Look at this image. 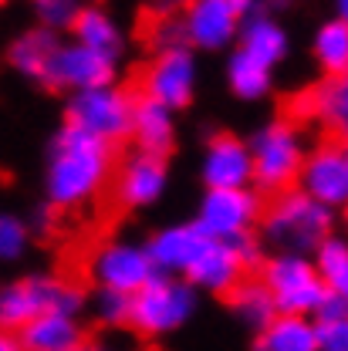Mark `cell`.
<instances>
[{
  "mask_svg": "<svg viewBox=\"0 0 348 351\" xmlns=\"http://www.w3.org/2000/svg\"><path fill=\"white\" fill-rule=\"evenodd\" d=\"M115 173V145L75 129L61 125L47 145L44 162V199L47 210L68 213L91 206Z\"/></svg>",
  "mask_w": 348,
  "mask_h": 351,
  "instance_id": "obj_1",
  "label": "cell"
},
{
  "mask_svg": "<svg viewBox=\"0 0 348 351\" xmlns=\"http://www.w3.org/2000/svg\"><path fill=\"white\" fill-rule=\"evenodd\" d=\"M335 217L338 213L325 210L291 186L264 203L257 237L270 254H311L328 233H335Z\"/></svg>",
  "mask_w": 348,
  "mask_h": 351,
  "instance_id": "obj_2",
  "label": "cell"
},
{
  "mask_svg": "<svg viewBox=\"0 0 348 351\" xmlns=\"http://www.w3.org/2000/svg\"><path fill=\"white\" fill-rule=\"evenodd\" d=\"M88 298L78 284H71L61 274L51 270H34L24 277H14L0 284V328L21 331L41 314H71L82 317Z\"/></svg>",
  "mask_w": 348,
  "mask_h": 351,
  "instance_id": "obj_3",
  "label": "cell"
},
{
  "mask_svg": "<svg viewBox=\"0 0 348 351\" xmlns=\"http://www.w3.org/2000/svg\"><path fill=\"white\" fill-rule=\"evenodd\" d=\"M247 149H251L254 189L274 196V193H284L298 182L308 152V138L301 125L277 115V119H267L261 129H254V135L247 138Z\"/></svg>",
  "mask_w": 348,
  "mask_h": 351,
  "instance_id": "obj_4",
  "label": "cell"
},
{
  "mask_svg": "<svg viewBox=\"0 0 348 351\" xmlns=\"http://www.w3.org/2000/svg\"><path fill=\"white\" fill-rule=\"evenodd\" d=\"M196 311L200 294L183 277L156 274L129 298V328L139 338H166L183 324H189Z\"/></svg>",
  "mask_w": 348,
  "mask_h": 351,
  "instance_id": "obj_5",
  "label": "cell"
},
{
  "mask_svg": "<svg viewBox=\"0 0 348 351\" xmlns=\"http://www.w3.org/2000/svg\"><path fill=\"white\" fill-rule=\"evenodd\" d=\"M132 108H135V91L112 82V85L85 88V91L68 95L65 122L108 142V145H119L129 138Z\"/></svg>",
  "mask_w": 348,
  "mask_h": 351,
  "instance_id": "obj_6",
  "label": "cell"
},
{
  "mask_svg": "<svg viewBox=\"0 0 348 351\" xmlns=\"http://www.w3.org/2000/svg\"><path fill=\"white\" fill-rule=\"evenodd\" d=\"M257 280L270 294L277 314H298L314 317L321 298L328 294L325 284L314 274V263L308 254H267L257 267Z\"/></svg>",
  "mask_w": 348,
  "mask_h": 351,
  "instance_id": "obj_7",
  "label": "cell"
},
{
  "mask_svg": "<svg viewBox=\"0 0 348 351\" xmlns=\"http://www.w3.org/2000/svg\"><path fill=\"white\" fill-rule=\"evenodd\" d=\"M152 277H156V267L146 254V243L139 240L112 237V240H102L88 254V280L95 284V291H112V294L132 298Z\"/></svg>",
  "mask_w": 348,
  "mask_h": 351,
  "instance_id": "obj_8",
  "label": "cell"
},
{
  "mask_svg": "<svg viewBox=\"0 0 348 351\" xmlns=\"http://www.w3.org/2000/svg\"><path fill=\"white\" fill-rule=\"evenodd\" d=\"M196 88H200V61H196V51H189L186 44L156 51L139 75V95L173 112L193 105Z\"/></svg>",
  "mask_w": 348,
  "mask_h": 351,
  "instance_id": "obj_9",
  "label": "cell"
},
{
  "mask_svg": "<svg viewBox=\"0 0 348 351\" xmlns=\"http://www.w3.org/2000/svg\"><path fill=\"white\" fill-rule=\"evenodd\" d=\"M294 189H301L308 199L321 203L325 210L342 213L348 206V145H345V138L325 135L321 142L308 145Z\"/></svg>",
  "mask_w": 348,
  "mask_h": 351,
  "instance_id": "obj_10",
  "label": "cell"
},
{
  "mask_svg": "<svg viewBox=\"0 0 348 351\" xmlns=\"http://www.w3.org/2000/svg\"><path fill=\"white\" fill-rule=\"evenodd\" d=\"M264 199L254 186L244 189H203L193 223L220 243H233L244 233H257Z\"/></svg>",
  "mask_w": 348,
  "mask_h": 351,
  "instance_id": "obj_11",
  "label": "cell"
},
{
  "mask_svg": "<svg viewBox=\"0 0 348 351\" xmlns=\"http://www.w3.org/2000/svg\"><path fill=\"white\" fill-rule=\"evenodd\" d=\"M254 10V0H189L179 14L189 51H227L237 44L240 21Z\"/></svg>",
  "mask_w": 348,
  "mask_h": 351,
  "instance_id": "obj_12",
  "label": "cell"
},
{
  "mask_svg": "<svg viewBox=\"0 0 348 351\" xmlns=\"http://www.w3.org/2000/svg\"><path fill=\"white\" fill-rule=\"evenodd\" d=\"M119 78V64L88 51L85 44L78 41H58L47 68H44L41 85L51 91H85V88H98V85H112Z\"/></svg>",
  "mask_w": 348,
  "mask_h": 351,
  "instance_id": "obj_13",
  "label": "cell"
},
{
  "mask_svg": "<svg viewBox=\"0 0 348 351\" xmlns=\"http://www.w3.org/2000/svg\"><path fill=\"white\" fill-rule=\"evenodd\" d=\"M112 189H115V203L122 210H149V206H156L166 196V189H170V159L146 156V152L132 149L122 162H115Z\"/></svg>",
  "mask_w": 348,
  "mask_h": 351,
  "instance_id": "obj_14",
  "label": "cell"
},
{
  "mask_svg": "<svg viewBox=\"0 0 348 351\" xmlns=\"http://www.w3.org/2000/svg\"><path fill=\"white\" fill-rule=\"evenodd\" d=\"M200 182L207 189H244L254 186L247 138L233 132H213L200 156Z\"/></svg>",
  "mask_w": 348,
  "mask_h": 351,
  "instance_id": "obj_15",
  "label": "cell"
},
{
  "mask_svg": "<svg viewBox=\"0 0 348 351\" xmlns=\"http://www.w3.org/2000/svg\"><path fill=\"white\" fill-rule=\"evenodd\" d=\"M207 247H210V237L193 219L159 226L146 240V254L156 267V274H166V277H186V270L203 257Z\"/></svg>",
  "mask_w": 348,
  "mask_h": 351,
  "instance_id": "obj_16",
  "label": "cell"
},
{
  "mask_svg": "<svg viewBox=\"0 0 348 351\" xmlns=\"http://www.w3.org/2000/svg\"><path fill=\"white\" fill-rule=\"evenodd\" d=\"M129 138L135 142V152L170 159L173 149H176V142H179V122H176V112L173 108H166V105H159V101H152V98L135 95Z\"/></svg>",
  "mask_w": 348,
  "mask_h": 351,
  "instance_id": "obj_17",
  "label": "cell"
},
{
  "mask_svg": "<svg viewBox=\"0 0 348 351\" xmlns=\"http://www.w3.org/2000/svg\"><path fill=\"white\" fill-rule=\"evenodd\" d=\"M71 41L85 44L88 51H95L115 64H122V58L129 51V34H126L122 21L102 3H85L78 10V17L71 24Z\"/></svg>",
  "mask_w": 348,
  "mask_h": 351,
  "instance_id": "obj_18",
  "label": "cell"
},
{
  "mask_svg": "<svg viewBox=\"0 0 348 351\" xmlns=\"http://www.w3.org/2000/svg\"><path fill=\"white\" fill-rule=\"evenodd\" d=\"M237 51L251 54L254 61H261L264 68L274 71V68L291 54V34H288V27H284L270 10H251V14L240 21Z\"/></svg>",
  "mask_w": 348,
  "mask_h": 351,
  "instance_id": "obj_19",
  "label": "cell"
},
{
  "mask_svg": "<svg viewBox=\"0 0 348 351\" xmlns=\"http://www.w3.org/2000/svg\"><path fill=\"white\" fill-rule=\"evenodd\" d=\"M244 277H247V270L240 267L233 247H230V243H220V240H210V247L203 250V257L186 270L183 280H186L196 294L227 298Z\"/></svg>",
  "mask_w": 348,
  "mask_h": 351,
  "instance_id": "obj_20",
  "label": "cell"
},
{
  "mask_svg": "<svg viewBox=\"0 0 348 351\" xmlns=\"http://www.w3.org/2000/svg\"><path fill=\"white\" fill-rule=\"evenodd\" d=\"M21 351H82L88 331L82 317L71 314H41L17 331Z\"/></svg>",
  "mask_w": 348,
  "mask_h": 351,
  "instance_id": "obj_21",
  "label": "cell"
},
{
  "mask_svg": "<svg viewBox=\"0 0 348 351\" xmlns=\"http://www.w3.org/2000/svg\"><path fill=\"white\" fill-rule=\"evenodd\" d=\"M311 122L332 138H345L348 132V78H321L308 85Z\"/></svg>",
  "mask_w": 348,
  "mask_h": 351,
  "instance_id": "obj_22",
  "label": "cell"
},
{
  "mask_svg": "<svg viewBox=\"0 0 348 351\" xmlns=\"http://www.w3.org/2000/svg\"><path fill=\"white\" fill-rule=\"evenodd\" d=\"M58 34H51V31H44V27H27V31H21L14 41L7 44V64L21 75V78H27V82H41L44 78V68H47V61H51V54H54V47H58Z\"/></svg>",
  "mask_w": 348,
  "mask_h": 351,
  "instance_id": "obj_23",
  "label": "cell"
},
{
  "mask_svg": "<svg viewBox=\"0 0 348 351\" xmlns=\"http://www.w3.org/2000/svg\"><path fill=\"white\" fill-rule=\"evenodd\" d=\"M223 78H227L230 95L240 98V101H264L270 95V88H274V71L264 68L261 61H254L251 54L237 51V47L227 54Z\"/></svg>",
  "mask_w": 348,
  "mask_h": 351,
  "instance_id": "obj_24",
  "label": "cell"
},
{
  "mask_svg": "<svg viewBox=\"0 0 348 351\" xmlns=\"http://www.w3.org/2000/svg\"><path fill=\"white\" fill-rule=\"evenodd\" d=\"M254 351H318L314 321L298 314H277L264 331L254 335Z\"/></svg>",
  "mask_w": 348,
  "mask_h": 351,
  "instance_id": "obj_25",
  "label": "cell"
},
{
  "mask_svg": "<svg viewBox=\"0 0 348 351\" xmlns=\"http://www.w3.org/2000/svg\"><path fill=\"white\" fill-rule=\"evenodd\" d=\"M311 58L321 68L325 78H345L348 75V21H325L318 24L311 38Z\"/></svg>",
  "mask_w": 348,
  "mask_h": 351,
  "instance_id": "obj_26",
  "label": "cell"
},
{
  "mask_svg": "<svg viewBox=\"0 0 348 351\" xmlns=\"http://www.w3.org/2000/svg\"><path fill=\"white\" fill-rule=\"evenodd\" d=\"M227 304H230V314L251 331V335H257L264 331L274 317H277V311H274V301H270V294L264 291L261 280H251V277H244L230 294H227Z\"/></svg>",
  "mask_w": 348,
  "mask_h": 351,
  "instance_id": "obj_27",
  "label": "cell"
},
{
  "mask_svg": "<svg viewBox=\"0 0 348 351\" xmlns=\"http://www.w3.org/2000/svg\"><path fill=\"white\" fill-rule=\"evenodd\" d=\"M308 257L314 263V274L325 284V291L348 298V240L345 237L342 233H328Z\"/></svg>",
  "mask_w": 348,
  "mask_h": 351,
  "instance_id": "obj_28",
  "label": "cell"
},
{
  "mask_svg": "<svg viewBox=\"0 0 348 351\" xmlns=\"http://www.w3.org/2000/svg\"><path fill=\"white\" fill-rule=\"evenodd\" d=\"M85 7V0H31V10H34V24L51 31V34H65L71 31L78 10Z\"/></svg>",
  "mask_w": 348,
  "mask_h": 351,
  "instance_id": "obj_29",
  "label": "cell"
},
{
  "mask_svg": "<svg viewBox=\"0 0 348 351\" xmlns=\"http://www.w3.org/2000/svg\"><path fill=\"white\" fill-rule=\"evenodd\" d=\"M31 247V223L17 213H0V263H17Z\"/></svg>",
  "mask_w": 348,
  "mask_h": 351,
  "instance_id": "obj_30",
  "label": "cell"
},
{
  "mask_svg": "<svg viewBox=\"0 0 348 351\" xmlns=\"http://www.w3.org/2000/svg\"><path fill=\"white\" fill-rule=\"evenodd\" d=\"M91 314L102 328H129V298L126 294H112V291H95Z\"/></svg>",
  "mask_w": 348,
  "mask_h": 351,
  "instance_id": "obj_31",
  "label": "cell"
},
{
  "mask_svg": "<svg viewBox=\"0 0 348 351\" xmlns=\"http://www.w3.org/2000/svg\"><path fill=\"white\" fill-rule=\"evenodd\" d=\"M314 348L348 351V317L345 321H314Z\"/></svg>",
  "mask_w": 348,
  "mask_h": 351,
  "instance_id": "obj_32",
  "label": "cell"
},
{
  "mask_svg": "<svg viewBox=\"0 0 348 351\" xmlns=\"http://www.w3.org/2000/svg\"><path fill=\"white\" fill-rule=\"evenodd\" d=\"M149 41L156 51H166V47H183L186 38H183V24H179V17L173 14H159V21L149 27Z\"/></svg>",
  "mask_w": 348,
  "mask_h": 351,
  "instance_id": "obj_33",
  "label": "cell"
},
{
  "mask_svg": "<svg viewBox=\"0 0 348 351\" xmlns=\"http://www.w3.org/2000/svg\"><path fill=\"white\" fill-rule=\"evenodd\" d=\"M230 247H233V254H237V261H240L244 270H257L264 263V257H267V250H264L257 233H244V237H237Z\"/></svg>",
  "mask_w": 348,
  "mask_h": 351,
  "instance_id": "obj_34",
  "label": "cell"
},
{
  "mask_svg": "<svg viewBox=\"0 0 348 351\" xmlns=\"http://www.w3.org/2000/svg\"><path fill=\"white\" fill-rule=\"evenodd\" d=\"M345 317H348V298L328 291V294L321 298V304H318L311 321H345Z\"/></svg>",
  "mask_w": 348,
  "mask_h": 351,
  "instance_id": "obj_35",
  "label": "cell"
},
{
  "mask_svg": "<svg viewBox=\"0 0 348 351\" xmlns=\"http://www.w3.org/2000/svg\"><path fill=\"white\" fill-rule=\"evenodd\" d=\"M284 119H291L294 125H305V122H311V98H308V88L294 91V95L288 98V115H284Z\"/></svg>",
  "mask_w": 348,
  "mask_h": 351,
  "instance_id": "obj_36",
  "label": "cell"
},
{
  "mask_svg": "<svg viewBox=\"0 0 348 351\" xmlns=\"http://www.w3.org/2000/svg\"><path fill=\"white\" fill-rule=\"evenodd\" d=\"M82 351H135V348H129V345H122V341H112V338H88L85 341V348Z\"/></svg>",
  "mask_w": 348,
  "mask_h": 351,
  "instance_id": "obj_37",
  "label": "cell"
},
{
  "mask_svg": "<svg viewBox=\"0 0 348 351\" xmlns=\"http://www.w3.org/2000/svg\"><path fill=\"white\" fill-rule=\"evenodd\" d=\"M186 3H189V0H152V7H156L159 14H173V17H179V14L186 10Z\"/></svg>",
  "mask_w": 348,
  "mask_h": 351,
  "instance_id": "obj_38",
  "label": "cell"
},
{
  "mask_svg": "<svg viewBox=\"0 0 348 351\" xmlns=\"http://www.w3.org/2000/svg\"><path fill=\"white\" fill-rule=\"evenodd\" d=\"M0 351H21L17 335H14V331H7V328H0Z\"/></svg>",
  "mask_w": 348,
  "mask_h": 351,
  "instance_id": "obj_39",
  "label": "cell"
},
{
  "mask_svg": "<svg viewBox=\"0 0 348 351\" xmlns=\"http://www.w3.org/2000/svg\"><path fill=\"white\" fill-rule=\"evenodd\" d=\"M335 17H338V21H348V0H335Z\"/></svg>",
  "mask_w": 348,
  "mask_h": 351,
  "instance_id": "obj_40",
  "label": "cell"
},
{
  "mask_svg": "<svg viewBox=\"0 0 348 351\" xmlns=\"http://www.w3.org/2000/svg\"><path fill=\"white\" fill-rule=\"evenodd\" d=\"M291 0H270V7H288Z\"/></svg>",
  "mask_w": 348,
  "mask_h": 351,
  "instance_id": "obj_41",
  "label": "cell"
},
{
  "mask_svg": "<svg viewBox=\"0 0 348 351\" xmlns=\"http://www.w3.org/2000/svg\"><path fill=\"white\" fill-rule=\"evenodd\" d=\"M0 3H3V0H0Z\"/></svg>",
  "mask_w": 348,
  "mask_h": 351,
  "instance_id": "obj_42",
  "label": "cell"
}]
</instances>
